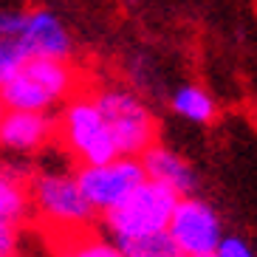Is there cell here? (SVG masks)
<instances>
[{"label": "cell", "mask_w": 257, "mask_h": 257, "mask_svg": "<svg viewBox=\"0 0 257 257\" xmlns=\"http://www.w3.org/2000/svg\"><path fill=\"white\" fill-rule=\"evenodd\" d=\"M15 43L26 48L29 57H51V60H68L71 54V34L60 23V17L51 12H23L20 34Z\"/></svg>", "instance_id": "ba28073f"}, {"label": "cell", "mask_w": 257, "mask_h": 257, "mask_svg": "<svg viewBox=\"0 0 257 257\" xmlns=\"http://www.w3.org/2000/svg\"><path fill=\"white\" fill-rule=\"evenodd\" d=\"M181 195L170 187H161L156 181H142L124 201L107 209L102 215L107 232L116 240H133V237H147L156 232H167L173 212L178 206Z\"/></svg>", "instance_id": "7a4b0ae2"}, {"label": "cell", "mask_w": 257, "mask_h": 257, "mask_svg": "<svg viewBox=\"0 0 257 257\" xmlns=\"http://www.w3.org/2000/svg\"><path fill=\"white\" fill-rule=\"evenodd\" d=\"M26 60H29V54H26V48L20 46V43L0 37V88L23 68Z\"/></svg>", "instance_id": "9a60e30c"}, {"label": "cell", "mask_w": 257, "mask_h": 257, "mask_svg": "<svg viewBox=\"0 0 257 257\" xmlns=\"http://www.w3.org/2000/svg\"><path fill=\"white\" fill-rule=\"evenodd\" d=\"M40 229H43L48 246L57 257H124L119 243H110L93 226H76V229L40 226Z\"/></svg>", "instance_id": "30bf717a"}, {"label": "cell", "mask_w": 257, "mask_h": 257, "mask_svg": "<svg viewBox=\"0 0 257 257\" xmlns=\"http://www.w3.org/2000/svg\"><path fill=\"white\" fill-rule=\"evenodd\" d=\"M209 257H215V254H209Z\"/></svg>", "instance_id": "d6986e66"}, {"label": "cell", "mask_w": 257, "mask_h": 257, "mask_svg": "<svg viewBox=\"0 0 257 257\" xmlns=\"http://www.w3.org/2000/svg\"><path fill=\"white\" fill-rule=\"evenodd\" d=\"M3 116H6V105H3V99H0V121H3Z\"/></svg>", "instance_id": "ac0fdd59"}, {"label": "cell", "mask_w": 257, "mask_h": 257, "mask_svg": "<svg viewBox=\"0 0 257 257\" xmlns=\"http://www.w3.org/2000/svg\"><path fill=\"white\" fill-rule=\"evenodd\" d=\"M31 209H37L40 226L48 229H76L93 226V209L82 195L76 175L65 173H37L29 181Z\"/></svg>", "instance_id": "277c9868"}, {"label": "cell", "mask_w": 257, "mask_h": 257, "mask_svg": "<svg viewBox=\"0 0 257 257\" xmlns=\"http://www.w3.org/2000/svg\"><path fill=\"white\" fill-rule=\"evenodd\" d=\"M57 127L62 144L76 161H82V167H96L119 159V150L96 105V96H74L62 107Z\"/></svg>", "instance_id": "3957f363"}, {"label": "cell", "mask_w": 257, "mask_h": 257, "mask_svg": "<svg viewBox=\"0 0 257 257\" xmlns=\"http://www.w3.org/2000/svg\"><path fill=\"white\" fill-rule=\"evenodd\" d=\"M173 110L181 119L198 121V124H206V121L215 119V102L198 85H184V88H178L173 93Z\"/></svg>", "instance_id": "4fadbf2b"}, {"label": "cell", "mask_w": 257, "mask_h": 257, "mask_svg": "<svg viewBox=\"0 0 257 257\" xmlns=\"http://www.w3.org/2000/svg\"><path fill=\"white\" fill-rule=\"evenodd\" d=\"M20 223H6L0 220V257H17L20 246Z\"/></svg>", "instance_id": "2e32d148"}, {"label": "cell", "mask_w": 257, "mask_h": 257, "mask_svg": "<svg viewBox=\"0 0 257 257\" xmlns=\"http://www.w3.org/2000/svg\"><path fill=\"white\" fill-rule=\"evenodd\" d=\"M142 167H144V175L150 178V181L161 184V187H170L173 192H178L181 198L192 195L195 192V173H192V167L178 156L173 153L170 147H161V144H153L150 150L144 153L142 159Z\"/></svg>", "instance_id": "8fae6325"}, {"label": "cell", "mask_w": 257, "mask_h": 257, "mask_svg": "<svg viewBox=\"0 0 257 257\" xmlns=\"http://www.w3.org/2000/svg\"><path fill=\"white\" fill-rule=\"evenodd\" d=\"M54 136H60V127L51 113L6 110L0 121V147L15 153H37L51 144Z\"/></svg>", "instance_id": "9c48e42d"}, {"label": "cell", "mask_w": 257, "mask_h": 257, "mask_svg": "<svg viewBox=\"0 0 257 257\" xmlns=\"http://www.w3.org/2000/svg\"><path fill=\"white\" fill-rule=\"evenodd\" d=\"M96 105L105 116V124L113 136L119 156L124 159H142L156 144V116L139 96L121 91V88H105L96 93Z\"/></svg>", "instance_id": "5b68a950"}, {"label": "cell", "mask_w": 257, "mask_h": 257, "mask_svg": "<svg viewBox=\"0 0 257 257\" xmlns=\"http://www.w3.org/2000/svg\"><path fill=\"white\" fill-rule=\"evenodd\" d=\"M215 257H254V254H251V249L240 237H223L218 251H215Z\"/></svg>", "instance_id": "e0dca14e"}, {"label": "cell", "mask_w": 257, "mask_h": 257, "mask_svg": "<svg viewBox=\"0 0 257 257\" xmlns=\"http://www.w3.org/2000/svg\"><path fill=\"white\" fill-rule=\"evenodd\" d=\"M124 257H187L178 243L170 237V232H156L147 237H133V240H116Z\"/></svg>", "instance_id": "5bb4252c"}, {"label": "cell", "mask_w": 257, "mask_h": 257, "mask_svg": "<svg viewBox=\"0 0 257 257\" xmlns=\"http://www.w3.org/2000/svg\"><path fill=\"white\" fill-rule=\"evenodd\" d=\"M31 175H23L15 167L0 164V220L20 223L31 215V192H29Z\"/></svg>", "instance_id": "7c38bea8"}, {"label": "cell", "mask_w": 257, "mask_h": 257, "mask_svg": "<svg viewBox=\"0 0 257 257\" xmlns=\"http://www.w3.org/2000/svg\"><path fill=\"white\" fill-rule=\"evenodd\" d=\"M76 91V71L68 60L51 57H29L26 65L0 88V99L6 110H31L48 113Z\"/></svg>", "instance_id": "6da1fadb"}, {"label": "cell", "mask_w": 257, "mask_h": 257, "mask_svg": "<svg viewBox=\"0 0 257 257\" xmlns=\"http://www.w3.org/2000/svg\"><path fill=\"white\" fill-rule=\"evenodd\" d=\"M167 232L187 257H209L218 251L220 240H223L220 237V218L206 201L195 195H187L178 201Z\"/></svg>", "instance_id": "52a82bcc"}, {"label": "cell", "mask_w": 257, "mask_h": 257, "mask_svg": "<svg viewBox=\"0 0 257 257\" xmlns=\"http://www.w3.org/2000/svg\"><path fill=\"white\" fill-rule=\"evenodd\" d=\"M76 181H79L82 195L88 198V204L99 215H105L119 201H124L142 181H147V175H144V167L139 159H124V156H119V159L107 161V164L79 167Z\"/></svg>", "instance_id": "8992f818"}]
</instances>
